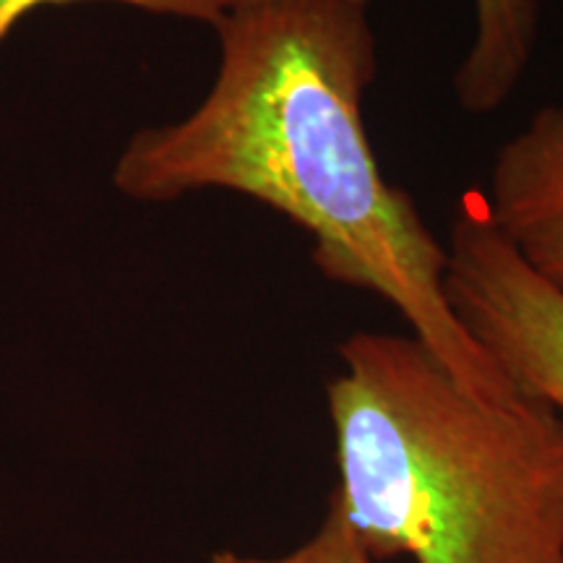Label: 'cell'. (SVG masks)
<instances>
[{
    "mask_svg": "<svg viewBox=\"0 0 563 563\" xmlns=\"http://www.w3.org/2000/svg\"><path fill=\"white\" fill-rule=\"evenodd\" d=\"M214 32L209 95L183 121L129 141L118 191L157 203L222 188L264 203L311 235L323 277L384 298L464 389L517 394L449 306L446 245L371 146V0H241Z\"/></svg>",
    "mask_w": 563,
    "mask_h": 563,
    "instance_id": "1",
    "label": "cell"
},
{
    "mask_svg": "<svg viewBox=\"0 0 563 563\" xmlns=\"http://www.w3.org/2000/svg\"><path fill=\"white\" fill-rule=\"evenodd\" d=\"M340 361L329 504L373 561L563 563V415L464 389L412 334L357 332Z\"/></svg>",
    "mask_w": 563,
    "mask_h": 563,
    "instance_id": "2",
    "label": "cell"
},
{
    "mask_svg": "<svg viewBox=\"0 0 563 563\" xmlns=\"http://www.w3.org/2000/svg\"><path fill=\"white\" fill-rule=\"evenodd\" d=\"M443 290L498 368L563 415V295L527 269L475 196L449 235Z\"/></svg>",
    "mask_w": 563,
    "mask_h": 563,
    "instance_id": "3",
    "label": "cell"
},
{
    "mask_svg": "<svg viewBox=\"0 0 563 563\" xmlns=\"http://www.w3.org/2000/svg\"><path fill=\"white\" fill-rule=\"evenodd\" d=\"M493 228L545 285L563 295V108L538 110L498 150L483 201Z\"/></svg>",
    "mask_w": 563,
    "mask_h": 563,
    "instance_id": "4",
    "label": "cell"
},
{
    "mask_svg": "<svg viewBox=\"0 0 563 563\" xmlns=\"http://www.w3.org/2000/svg\"><path fill=\"white\" fill-rule=\"evenodd\" d=\"M475 37L454 74L456 100L473 115L509 102L525 79L540 30L538 0H473Z\"/></svg>",
    "mask_w": 563,
    "mask_h": 563,
    "instance_id": "5",
    "label": "cell"
},
{
    "mask_svg": "<svg viewBox=\"0 0 563 563\" xmlns=\"http://www.w3.org/2000/svg\"><path fill=\"white\" fill-rule=\"evenodd\" d=\"M209 563H376L368 551L350 530L340 511L329 504L327 517L306 543L295 551L277 555V559H262V555H243L235 551H217Z\"/></svg>",
    "mask_w": 563,
    "mask_h": 563,
    "instance_id": "6",
    "label": "cell"
},
{
    "mask_svg": "<svg viewBox=\"0 0 563 563\" xmlns=\"http://www.w3.org/2000/svg\"><path fill=\"white\" fill-rule=\"evenodd\" d=\"M42 3H70V0H0V42L21 16H26L32 9ZM115 3L133 5V9L159 13V16H178L203 21V24L214 26L232 5L241 0H115Z\"/></svg>",
    "mask_w": 563,
    "mask_h": 563,
    "instance_id": "7",
    "label": "cell"
}]
</instances>
